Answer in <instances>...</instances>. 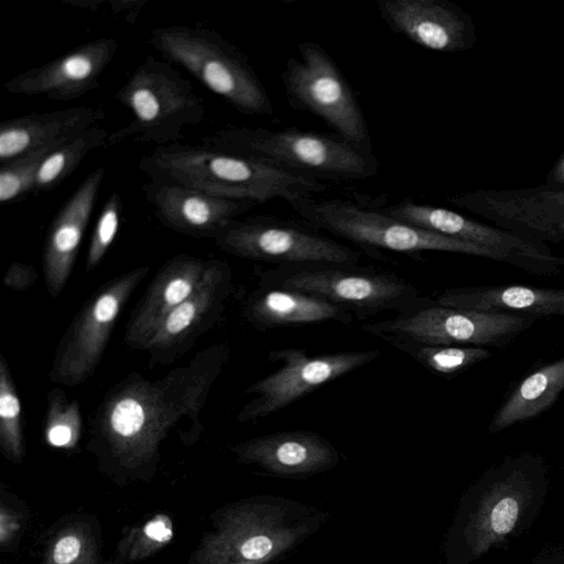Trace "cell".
<instances>
[{
  "instance_id": "obj_28",
  "label": "cell",
  "mask_w": 564,
  "mask_h": 564,
  "mask_svg": "<svg viewBox=\"0 0 564 564\" xmlns=\"http://www.w3.org/2000/svg\"><path fill=\"white\" fill-rule=\"evenodd\" d=\"M109 133L96 124L68 138L52 150L40 165L32 194L55 188L73 173L89 152L105 148Z\"/></svg>"
},
{
  "instance_id": "obj_9",
  "label": "cell",
  "mask_w": 564,
  "mask_h": 564,
  "mask_svg": "<svg viewBox=\"0 0 564 564\" xmlns=\"http://www.w3.org/2000/svg\"><path fill=\"white\" fill-rule=\"evenodd\" d=\"M297 48L301 59L289 57L281 73L290 107L319 117L336 134L371 150L369 128L361 107L335 61L313 41H302Z\"/></svg>"
},
{
  "instance_id": "obj_5",
  "label": "cell",
  "mask_w": 564,
  "mask_h": 564,
  "mask_svg": "<svg viewBox=\"0 0 564 564\" xmlns=\"http://www.w3.org/2000/svg\"><path fill=\"white\" fill-rule=\"evenodd\" d=\"M149 43L185 68L236 111L272 116L274 107L248 56L221 34L202 25H169L151 31Z\"/></svg>"
},
{
  "instance_id": "obj_4",
  "label": "cell",
  "mask_w": 564,
  "mask_h": 564,
  "mask_svg": "<svg viewBox=\"0 0 564 564\" xmlns=\"http://www.w3.org/2000/svg\"><path fill=\"white\" fill-rule=\"evenodd\" d=\"M202 144L272 163L321 182L365 180L378 170L372 150L358 147L336 133L299 128L270 130L228 126L204 137Z\"/></svg>"
},
{
  "instance_id": "obj_38",
  "label": "cell",
  "mask_w": 564,
  "mask_h": 564,
  "mask_svg": "<svg viewBox=\"0 0 564 564\" xmlns=\"http://www.w3.org/2000/svg\"><path fill=\"white\" fill-rule=\"evenodd\" d=\"M550 178L557 184H564V155L554 166Z\"/></svg>"
},
{
  "instance_id": "obj_11",
  "label": "cell",
  "mask_w": 564,
  "mask_h": 564,
  "mask_svg": "<svg viewBox=\"0 0 564 564\" xmlns=\"http://www.w3.org/2000/svg\"><path fill=\"white\" fill-rule=\"evenodd\" d=\"M534 321L423 303L392 318L367 323L362 328L381 340L403 338L432 345L503 347Z\"/></svg>"
},
{
  "instance_id": "obj_24",
  "label": "cell",
  "mask_w": 564,
  "mask_h": 564,
  "mask_svg": "<svg viewBox=\"0 0 564 564\" xmlns=\"http://www.w3.org/2000/svg\"><path fill=\"white\" fill-rule=\"evenodd\" d=\"M104 117L101 108L77 106L1 121L0 165L34 150L61 143L96 126Z\"/></svg>"
},
{
  "instance_id": "obj_17",
  "label": "cell",
  "mask_w": 564,
  "mask_h": 564,
  "mask_svg": "<svg viewBox=\"0 0 564 564\" xmlns=\"http://www.w3.org/2000/svg\"><path fill=\"white\" fill-rule=\"evenodd\" d=\"M118 51L113 37L86 42L39 67L28 69L4 84L12 95L41 96L70 101L100 87V76Z\"/></svg>"
},
{
  "instance_id": "obj_10",
  "label": "cell",
  "mask_w": 564,
  "mask_h": 564,
  "mask_svg": "<svg viewBox=\"0 0 564 564\" xmlns=\"http://www.w3.org/2000/svg\"><path fill=\"white\" fill-rule=\"evenodd\" d=\"M235 257L275 265H358L356 250L323 235L305 221L271 215L236 218L214 239Z\"/></svg>"
},
{
  "instance_id": "obj_22",
  "label": "cell",
  "mask_w": 564,
  "mask_h": 564,
  "mask_svg": "<svg viewBox=\"0 0 564 564\" xmlns=\"http://www.w3.org/2000/svg\"><path fill=\"white\" fill-rule=\"evenodd\" d=\"M104 176L102 166L88 174L48 227L43 249V274L53 297L62 292L70 276Z\"/></svg>"
},
{
  "instance_id": "obj_36",
  "label": "cell",
  "mask_w": 564,
  "mask_h": 564,
  "mask_svg": "<svg viewBox=\"0 0 564 564\" xmlns=\"http://www.w3.org/2000/svg\"><path fill=\"white\" fill-rule=\"evenodd\" d=\"M37 278L33 267L20 262H14L8 269L3 283L14 290H25L30 288Z\"/></svg>"
},
{
  "instance_id": "obj_33",
  "label": "cell",
  "mask_w": 564,
  "mask_h": 564,
  "mask_svg": "<svg viewBox=\"0 0 564 564\" xmlns=\"http://www.w3.org/2000/svg\"><path fill=\"white\" fill-rule=\"evenodd\" d=\"M43 564H99L89 529L75 523L61 530L52 540Z\"/></svg>"
},
{
  "instance_id": "obj_12",
  "label": "cell",
  "mask_w": 564,
  "mask_h": 564,
  "mask_svg": "<svg viewBox=\"0 0 564 564\" xmlns=\"http://www.w3.org/2000/svg\"><path fill=\"white\" fill-rule=\"evenodd\" d=\"M149 267L132 269L101 285L82 306L56 348L50 379L75 387L96 371L118 316L147 276Z\"/></svg>"
},
{
  "instance_id": "obj_1",
  "label": "cell",
  "mask_w": 564,
  "mask_h": 564,
  "mask_svg": "<svg viewBox=\"0 0 564 564\" xmlns=\"http://www.w3.org/2000/svg\"><path fill=\"white\" fill-rule=\"evenodd\" d=\"M229 356L226 344H215L161 378L129 373L107 391L90 420L96 444L123 469L137 470L156 460L173 431L194 441Z\"/></svg>"
},
{
  "instance_id": "obj_31",
  "label": "cell",
  "mask_w": 564,
  "mask_h": 564,
  "mask_svg": "<svg viewBox=\"0 0 564 564\" xmlns=\"http://www.w3.org/2000/svg\"><path fill=\"white\" fill-rule=\"evenodd\" d=\"M83 430V417L77 400H68L61 389L47 395L44 417L46 442L54 447L70 449L77 445Z\"/></svg>"
},
{
  "instance_id": "obj_18",
  "label": "cell",
  "mask_w": 564,
  "mask_h": 564,
  "mask_svg": "<svg viewBox=\"0 0 564 564\" xmlns=\"http://www.w3.org/2000/svg\"><path fill=\"white\" fill-rule=\"evenodd\" d=\"M448 200L534 241L564 242V191L476 192Z\"/></svg>"
},
{
  "instance_id": "obj_27",
  "label": "cell",
  "mask_w": 564,
  "mask_h": 564,
  "mask_svg": "<svg viewBox=\"0 0 564 564\" xmlns=\"http://www.w3.org/2000/svg\"><path fill=\"white\" fill-rule=\"evenodd\" d=\"M563 391L564 357L524 377L492 416L489 432L497 433L533 420L545 412Z\"/></svg>"
},
{
  "instance_id": "obj_20",
  "label": "cell",
  "mask_w": 564,
  "mask_h": 564,
  "mask_svg": "<svg viewBox=\"0 0 564 564\" xmlns=\"http://www.w3.org/2000/svg\"><path fill=\"white\" fill-rule=\"evenodd\" d=\"M376 6L391 31L426 50L457 52L474 41L469 17L449 1L376 0Z\"/></svg>"
},
{
  "instance_id": "obj_13",
  "label": "cell",
  "mask_w": 564,
  "mask_h": 564,
  "mask_svg": "<svg viewBox=\"0 0 564 564\" xmlns=\"http://www.w3.org/2000/svg\"><path fill=\"white\" fill-rule=\"evenodd\" d=\"M378 349L349 350L310 356L303 348L290 347L271 350L269 361H279L275 371L253 382L245 393L252 395L237 415L238 423H249L272 415L373 360Z\"/></svg>"
},
{
  "instance_id": "obj_15",
  "label": "cell",
  "mask_w": 564,
  "mask_h": 564,
  "mask_svg": "<svg viewBox=\"0 0 564 564\" xmlns=\"http://www.w3.org/2000/svg\"><path fill=\"white\" fill-rule=\"evenodd\" d=\"M535 465L530 456L519 457L494 473L492 482L453 534V544L462 547L465 561L486 553L516 528L533 496L531 470Z\"/></svg>"
},
{
  "instance_id": "obj_2",
  "label": "cell",
  "mask_w": 564,
  "mask_h": 564,
  "mask_svg": "<svg viewBox=\"0 0 564 564\" xmlns=\"http://www.w3.org/2000/svg\"><path fill=\"white\" fill-rule=\"evenodd\" d=\"M139 169L151 181L177 183L217 197L257 204L281 198L292 206L327 188L324 182L275 164L203 144L154 147L140 159Z\"/></svg>"
},
{
  "instance_id": "obj_30",
  "label": "cell",
  "mask_w": 564,
  "mask_h": 564,
  "mask_svg": "<svg viewBox=\"0 0 564 564\" xmlns=\"http://www.w3.org/2000/svg\"><path fill=\"white\" fill-rule=\"evenodd\" d=\"M0 446L6 457L20 463L24 455L21 402L10 367L0 356Z\"/></svg>"
},
{
  "instance_id": "obj_14",
  "label": "cell",
  "mask_w": 564,
  "mask_h": 564,
  "mask_svg": "<svg viewBox=\"0 0 564 564\" xmlns=\"http://www.w3.org/2000/svg\"><path fill=\"white\" fill-rule=\"evenodd\" d=\"M388 215L424 230L469 242L494 252L499 261L538 275H554L564 268V258L534 240L509 230L497 229L453 210L402 199L381 207Z\"/></svg>"
},
{
  "instance_id": "obj_25",
  "label": "cell",
  "mask_w": 564,
  "mask_h": 564,
  "mask_svg": "<svg viewBox=\"0 0 564 564\" xmlns=\"http://www.w3.org/2000/svg\"><path fill=\"white\" fill-rule=\"evenodd\" d=\"M435 303L536 319L564 316V289L522 284L451 288L437 293Z\"/></svg>"
},
{
  "instance_id": "obj_8",
  "label": "cell",
  "mask_w": 564,
  "mask_h": 564,
  "mask_svg": "<svg viewBox=\"0 0 564 564\" xmlns=\"http://www.w3.org/2000/svg\"><path fill=\"white\" fill-rule=\"evenodd\" d=\"M292 208L316 229L367 250L382 249L409 256L444 251L499 260L488 249L415 227L388 215L381 207H370L359 200L308 198Z\"/></svg>"
},
{
  "instance_id": "obj_7",
  "label": "cell",
  "mask_w": 564,
  "mask_h": 564,
  "mask_svg": "<svg viewBox=\"0 0 564 564\" xmlns=\"http://www.w3.org/2000/svg\"><path fill=\"white\" fill-rule=\"evenodd\" d=\"M259 284L314 295L359 318L386 311L400 314L424 303L419 290L398 274L358 265H276L261 272Z\"/></svg>"
},
{
  "instance_id": "obj_35",
  "label": "cell",
  "mask_w": 564,
  "mask_h": 564,
  "mask_svg": "<svg viewBox=\"0 0 564 564\" xmlns=\"http://www.w3.org/2000/svg\"><path fill=\"white\" fill-rule=\"evenodd\" d=\"M122 203L118 193L110 194L101 208L93 230L85 268L93 271L102 260L113 242L120 225Z\"/></svg>"
},
{
  "instance_id": "obj_6",
  "label": "cell",
  "mask_w": 564,
  "mask_h": 564,
  "mask_svg": "<svg viewBox=\"0 0 564 564\" xmlns=\"http://www.w3.org/2000/svg\"><path fill=\"white\" fill-rule=\"evenodd\" d=\"M113 97L133 118L109 133L105 148L128 139L156 147L181 142L184 129L199 124L206 116L205 100L192 83L170 63L153 56L134 69Z\"/></svg>"
},
{
  "instance_id": "obj_37",
  "label": "cell",
  "mask_w": 564,
  "mask_h": 564,
  "mask_svg": "<svg viewBox=\"0 0 564 564\" xmlns=\"http://www.w3.org/2000/svg\"><path fill=\"white\" fill-rule=\"evenodd\" d=\"M21 529V518L12 509L1 505L0 508V543L9 544Z\"/></svg>"
},
{
  "instance_id": "obj_21",
  "label": "cell",
  "mask_w": 564,
  "mask_h": 564,
  "mask_svg": "<svg viewBox=\"0 0 564 564\" xmlns=\"http://www.w3.org/2000/svg\"><path fill=\"white\" fill-rule=\"evenodd\" d=\"M239 460L283 477H305L335 468L340 462L336 447L311 431H283L261 435L232 447Z\"/></svg>"
},
{
  "instance_id": "obj_32",
  "label": "cell",
  "mask_w": 564,
  "mask_h": 564,
  "mask_svg": "<svg viewBox=\"0 0 564 564\" xmlns=\"http://www.w3.org/2000/svg\"><path fill=\"white\" fill-rule=\"evenodd\" d=\"M63 142L34 150L0 165L1 204L21 202L32 194L40 165L48 153Z\"/></svg>"
},
{
  "instance_id": "obj_19",
  "label": "cell",
  "mask_w": 564,
  "mask_h": 564,
  "mask_svg": "<svg viewBox=\"0 0 564 564\" xmlns=\"http://www.w3.org/2000/svg\"><path fill=\"white\" fill-rule=\"evenodd\" d=\"M142 192L159 221L176 232L215 239L257 203L217 197L177 183L149 180Z\"/></svg>"
},
{
  "instance_id": "obj_26",
  "label": "cell",
  "mask_w": 564,
  "mask_h": 564,
  "mask_svg": "<svg viewBox=\"0 0 564 564\" xmlns=\"http://www.w3.org/2000/svg\"><path fill=\"white\" fill-rule=\"evenodd\" d=\"M242 315L261 332L327 322L349 325L354 318L350 312L314 295L261 284L248 295Z\"/></svg>"
},
{
  "instance_id": "obj_29",
  "label": "cell",
  "mask_w": 564,
  "mask_h": 564,
  "mask_svg": "<svg viewBox=\"0 0 564 564\" xmlns=\"http://www.w3.org/2000/svg\"><path fill=\"white\" fill-rule=\"evenodd\" d=\"M434 375L454 377L491 357L487 347L432 345L403 338L383 340Z\"/></svg>"
},
{
  "instance_id": "obj_3",
  "label": "cell",
  "mask_w": 564,
  "mask_h": 564,
  "mask_svg": "<svg viewBox=\"0 0 564 564\" xmlns=\"http://www.w3.org/2000/svg\"><path fill=\"white\" fill-rule=\"evenodd\" d=\"M324 513L282 497L264 496L225 510L194 554L196 564H268L324 523Z\"/></svg>"
},
{
  "instance_id": "obj_16",
  "label": "cell",
  "mask_w": 564,
  "mask_h": 564,
  "mask_svg": "<svg viewBox=\"0 0 564 564\" xmlns=\"http://www.w3.org/2000/svg\"><path fill=\"white\" fill-rule=\"evenodd\" d=\"M232 289L229 263L208 260L195 291L164 318L149 340L144 350L151 362L170 365L188 351L220 319Z\"/></svg>"
},
{
  "instance_id": "obj_23",
  "label": "cell",
  "mask_w": 564,
  "mask_h": 564,
  "mask_svg": "<svg viewBox=\"0 0 564 564\" xmlns=\"http://www.w3.org/2000/svg\"><path fill=\"white\" fill-rule=\"evenodd\" d=\"M207 262L182 253L162 265L128 319L124 341L129 347L145 349L164 318L195 291Z\"/></svg>"
},
{
  "instance_id": "obj_34",
  "label": "cell",
  "mask_w": 564,
  "mask_h": 564,
  "mask_svg": "<svg viewBox=\"0 0 564 564\" xmlns=\"http://www.w3.org/2000/svg\"><path fill=\"white\" fill-rule=\"evenodd\" d=\"M173 538L171 519L156 514L141 528L133 529L119 545L120 555L126 561L144 558L166 545Z\"/></svg>"
}]
</instances>
